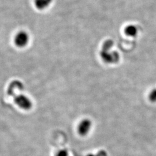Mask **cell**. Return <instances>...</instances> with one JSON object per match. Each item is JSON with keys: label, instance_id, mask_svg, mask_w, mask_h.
<instances>
[{"label": "cell", "instance_id": "cell-1", "mask_svg": "<svg viewBox=\"0 0 156 156\" xmlns=\"http://www.w3.org/2000/svg\"><path fill=\"white\" fill-rule=\"evenodd\" d=\"M14 101L16 105L23 110H29L33 106V103L31 100L25 95H16L14 98Z\"/></svg>", "mask_w": 156, "mask_h": 156}, {"label": "cell", "instance_id": "cell-2", "mask_svg": "<svg viewBox=\"0 0 156 156\" xmlns=\"http://www.w3.org/2000/svg\"><path fill=\"white\" fill-rule=\"evenodd\" d=\"M29 41V35L27 32L22 31L15 35L14 43L19 48H23L27 45Z\"/></svg>", "mask_w": 156, "mask_h": 156}, {"label": "cell", "instance_id": "cell-3", "mask_svg": "<svg viewBox=\"0 0 156 156\" xmlns=\"http://www.w3.org/2000/svg\"><path fill=\"white\" fill-rule=\"evenodd\" d=\"M92 123L89 119H84L81 121L78 126V133L82 136L86 135L89 133Z\"/></svg>", "mask_w": 156, "mask_h": 156}, {"label": "cell", "instance_id": "cell-4", "mask_svg": "<svg viewBox=\"0 0 156 156\" xmlns=\"http://www.w3.org/2000/svg\"><path fill=\"white\" fill-rule=\"evenodd\" d=\"M101 56L104 62L108 63H111L113 62H117L119 60V55L117 52L109 53L106 50H102L101 52Z\"/></svg>", "mask_w": 156, "mask_h": 156}, {"label": "cell", "instance_id": "cell-5", "mask_svg": "<svg viewBox=\"0 0 156 156\" xmlns=\"http://www.w3.org/2000/svg\"><path fill=\"white\" fill-rule=\"evenodd\" d=\"M53 0H34L35 7L39 10H44L50 5Z\"/></svg>", "mask_w": 156, "mask_h": 156}, {"label": "cell", "instance_id": "cell-6", "mask_svg": "<svg viewBox=\"0 0 156 156\" xmlns=\"http://www.w3.org/2000/svg\"><path fill=\"white\" fill-rule=\"evenodd\" d=\"M124 32L129 37H134L138 34V28L134 25H128L124 29Z\"/></svg>", "mask_w": 156, "mask_h": 156}, {"label": "cell", "instance_id": "cell-7", "mask_svg": "<svg viewBox=\"0 0 156 156\" xmlns=\"http://www.w3.org/2000/svg\"><path fill=\"white\" fill-rule=\"evenodd\" d=\"M149 98L152 102H156V88L151 91L149 95Z\"/></svg>", "mask_w": 156, "mask_h": 156}, {"label": "cell", "instance_id": "cell-8", "mask_svg": "<svg viewBox=\"0 0 156 156\" xmlns=\"http://www.w3.org/2000/svg\"><path fill=\"white\" fill-rule=\"evenodd\" d=\"M112 45H113V42L111 40H108L104 43V44L103 45L102 50L108 51L111 49Z\"/></svg>", "mask_w": 156, "mask_h": 156}, {"label": "cell", "instance_id": "cell-9", "mask_svg": "<svg viewBox=\"0 0 156 156\" xmlns=\"http://www.w3.org/2000/svg\"><path fill=\"white\" fill-rule=\"evenodd\" d=\"M56 156H69L68 153L66 150H61L58 151L56 154Z\"/></svg>", "mask_w": 156, "mask_h": 156}]
</instances>
